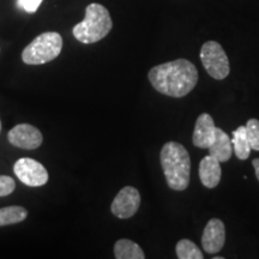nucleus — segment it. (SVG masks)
I'll return each instance as SVG.
<instances>
[{"instance_id": "obj_12", "label": "nucleus", "mask_w": 259, "mask_h": 259, "mask_svg": "<svg viewBox=\"0 0 259 259\" xmlns=\"http://www.w3.org/2000/svg\"><path fill=\"white\" fill-rule=\"evenodd\" d=\"M209 155L212 157L218 158L221 162H227L232 157L233 154V145L232 139L229 137L228 134H226L223 130L220 127H216V135L215 139L209 147Z\"/></svg>"}, {"instance_id": "obj_10", "label": "nucleus", "mask_w": 259, "mask_h": 259, "mask_svg": "<svg viewBox=\"0 0 259 259\" xmlns=\"http://www.w3.org/2000/svg\"><path fill=\"white\" fill-rule=\"evenodd\" d=\"M216 125L212 116L208 113H202L196 120L192 142L194 147L199 149H209L215 139Z\"/></svg>"}, {"instance_id": "obj_8", "label": "nucleus", "mask_w": 259, "mask_h": 259, "mask_svg": "<svg viewBox=\"0 0 259 259\" xmlns=\"http://www.w3.org/2000/svg\"><path fill=\"white\" fill-rule=\"evenodd\" d=\"M8 139L14 147L25 150L37 149L42 144L44 137L40 130L30 124H19L10 130Z\"/></svg>"}, {"instance_id": "obj_5", "label": "nucleus", "mask_w": 259, "mask_h": 259, "mask_svg": "<svg viewBox=\"0 0 259 259\" xmlns=\"http://www.w3.org/2000/svg\"><path fill=\"white\" fill-rule=\"evenodd\" d=\"M200 60L204 69L213 79L222 80L229 74V60L219 42L206 41L200 50Z\"/></svg>"}, {"instance_id": "obj_4", "label": "nucleus", "mask_w": 259, "mask_h": 259, "mask_svg": "<svg viewBox=\"0 0 259 259\" xmlns=\"http://www.w3.org/2000/svg\"><path fill=\"white\" fill-rule=\"evenodd\" d=\"M63 50V37L54 31H47L34 38L22 52V60L27 65H42L59 57Z\"/></svg>"}, {"instance_id": "obj_18", "label": "nucleus", "mask_w": 259, "mask_h": 259, "mask_svg": "<svg viewBox=\"0 0 259 259\" xmlns=\"http://www.w3.org/2000/svg\"><path fill=\"white\" fill-rule=\"evenodd\" d=\"M16 189V183L12 178L8 176H0V197L9 196Z\"/></svg>"}, {"instance_id": "obj_20", "label": "nucleus", "mask_w": 259, "mask_h": 259, "mask_svg": "<svg viewBox=\"0 0 259 259\" xmlns=\"http://www.w3.org/2000/svg\"><path fill=\"white\" fill-rule=\"evenodd\" d=\"M252 166L254 168L255 177H257V179L259 181V158H254V160L252 161Z\"/></svg>"}, {"instance_id": "obj_3", "label": "nucleus", "mask_w": 259, "mask_h": 259, "mask_svg": "<svg viewBox=\"0 0 259 259\" xmlns=\"http://www.w3.org/2000/svg\"><path fill=\"white\" fill-rule=\"evenodd\" d=\"M113 28L108 10L101 4L93 3L85 10V17L73 27V36L85 45L105 38Z\"/></svg>"}, {"instance_id": "obj_19", "label": "nucleus", "mask_w": 259, "mask_h": 259, "mask_svg": "<svg viewBox=\"0 0 259 259\" xmlns=\"http://www.w3.org/2000/svg\"><path fill=\"white\" fill-rule=\"evenodd\" d=\"M42 2L44 0H18V6L29 14H34L40 8Z\"/></svg>"}, {"instance_id": "obj_11", "label": "nucleus", "mask_w": 259, "mask_h": 259, "mask_svg": "<svg viewBox=\"0 0 259 259\" xmlns=\"http://www.w3.org/2000/svg\"><path fill=\"white\" fill-rule=\"evenodd\" d=\"M200 183L203 184L206 189H215L221 181L222 169L221 162L218 158L212 157L211 155H208L202 158L198 168Z\"/></svg>"}, {"instance_id": "obj_7", "label": "nucleus", "mask_w": 259, "mask_h": 259, "mask_svg": "<svg viewBox=\"0 0 259 259\" xmlns=\"http://www.w3.org/2000/svg\"><path fill=\"white\" fill-rule=\"evenodd\" d=\"M141 206V193L132 186H125L119 191L112 202L111 211L118 219L132 218Z\"/></svg>"}, {"instance_id": "obj_6", "label": "nucleus", "mask_w": 259, "mask_h": 259, "mask_svg": "<svg viewBox=\"0 0 259 259\" xmlns=\"http://www.w3.org/2000/svg\"><path fill=\"white\" fill-rule=\"evenodd\" d=\"M14 171L24 185L30 187H40L47 184L48 171L44 164L34 158H19L14 166Z\"/></svg>"}, {"instance_id": "obj_21", "label": "nucleus", "mask_w": 259, "mask_h": 259, "mask_svg": "<svg viewBox=\"0 0 259 259\" xmlns=\"http://www.w3.org/2000/svg\"><path fill=\"white\" fill-rule=\"evenodd\" d=\"M215 259H223V257H213Z\"/></svg>"}, {"instance_id": "obj_14", "label": "nucleus", "mask_w": 259, "mask_h": 259, "mask_svg": "<svg viewBox=\"0 0 259 259\" xmlns=\"http://www.w3.org/2000/svg\"><path fill=\"white\" fill-rule=\"evenodd\" d=\"M116 259H144L145 254L138 244L128 239H120L114 245Z\"/></svg>"}, {"instance_id": "obj_16", "label": "nucleus", "mask_w": 259, "mask_h": 259, "mask_svg": "<svg viewBox=\"0 0 259 259\" xmlns=\"http://www.w3.org/2000/svg\"><path fill=\"white\" fill-rule=\"evenodd\" d=\"M176 253L179 259H203L200 248L189 239H181L176 246Z\"/></svg>"}, {"instance_id": "obj_1", "label": "nucleus", "mask_w": 259, "mask_h": 259, "mask_svg": "<svg viewBox=\"0 0 259 259\" xmlns=\"http://www.w3.org/2000/svg\"><path fill=\"white\" fill-rule=\"evenodd\" d=\"M148 78L156 92L180 99L192 92L199 77L194 64L187 59H177L153 67Z\"/></svg>"}, {"instance_id": "obj_13", "label": "nucleus", "mask_w": 259, "mask_h": 259, "mask_svg": "<svg viewBox=\"0 0 259 259\" xmlns=\"http://www.w3.org/2000/svg\"><path fill=\"white\" fill-rule=\"evenodd\" d=\"M233 138H232V145L233 151H234L236 157L239 160L245 161L250 157L251 155V145L247 139V134H246L245 126H239L238 128L233 131Z\"/></svg>"}, {"instance_id": "obj_22", "label": "nucleus", "mask_w": 259, "mask_h": 259, "mask_svg": "<svg viewBox=\"0 0 259 259\" xmlns=\"http://www.w3.org/2000/svg\"><path fill=\"white\" fill-rule=\"evenodd\" d=\"M0 132H2V120H0Z\"/></svg>"}, {"instance_id": "obj_9", "label": "nucleus", "mask_w": 259, "mask_h": 259, "mask_svg": "<svg viewBox=\"0 0 259 259\" xmlns=\"http://www.w3.org/2000/svg\"><path fill=\"white\" fill-rule=\"evenodd\" d=\"M226 242V227L220 219H211L206 223L202 235L203 250L209 254H216Z\"/></svg>"}, {"instance_id": "obj_15", "label": "nucleus", "mask_w": 259, "mask_h": 259, "mask_svg": "<svg viewBox=\"0 0 259 259\" xmlns=\"http://www.w3.org/2000/svg\"><path fill=\"white\" fill-rule=\"evenodd\" d=\"M28 216V211L23 206L12 205L0 209V227L16 225L24 221Z\"/></svg>"}, {"instance_id": "obj_2", "label": "nucleus", "mask_w": 259, "mask_h": 259, "mask_svg": "<svg viewBox=\"0 0 259 259\" xmlns=\"http://www.w3.org/2000/svg\"><path fill=\"white\" fill-rule=\"evenodd\" d=\"M160 161L169 189L185 191L191 177V158L187 149L177 142H167L161 149Z\"/></svg>"}, {"instance_id": "obj_17", "label": "nucleus", "mask_w": 259, "mask_h": 259, "mask_svg": "<svg viewBox=\"0 0 259 259\" xmlns=\"http://www.w3.org/2000/svg\"><path fill=\"white\" fill-rule=\"evenodd\" d=\"M245 127L251 149L259 151V120L258 119H250V120H247Z\"/></svg>"}]
</instances>
